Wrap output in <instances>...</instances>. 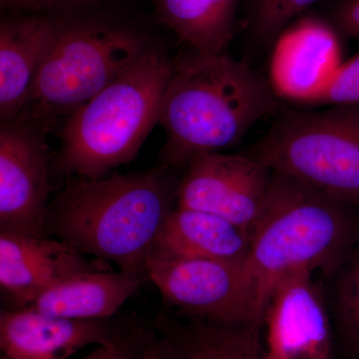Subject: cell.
I'll use <instances>...</instances> for the list:
<instances>
[{
  "instance_id": "6da1fadb",
  "label": "cell",
  "mask_w": 359,
  "mask_h": 359,
  "mask_svg": "<svg viewBox=\"0 0 359 359\" xmlns=\"http://www.w3.org/2000/svg\"><path fill=\"white\" fill-rule=\"evenodd\" d=\"M269 80L226 52L193 51L173 62L161 111L162 162L187 168L202 154L231 147L280 108Z\"/></svg>"
},
{
  "instance_id": "7a4b0ae2",
  "label": "cell",
  "mask_w": 359,
  "mask_h": 359,
  "mask_svg": "<svg viewBox=\"0 0 359 359\" xmlns=\"http://www.w3.org/2000/svg\"><path fill=\"white\" fill-rule=\"evenodd\" d=\"M177 189L162 171L72 177L49 203L47 237L147 280L151 250Z\"/></svg>"
},
{
  "instance_id": "3957f363",
  "label": "cell",
  "mask_w": 359,
  "mask_h": 359,
  "mask_svg": "<svg viewBox=\"0 0 359 359\" xmlns=\"http://www.w3.org/2000/svg\"><path fill=\"white\" fill-rule=\"evenodd\" d=\"M358 243V210L273 171L263 211L250 231L247 261L264 311L285 273L306 269L330 276Z\"/></svg>"
},
{
  "instance_id": "277c9868",
  "label": "cell",
  "mask_w": 359,
  "mask_h": 359,
  "mask_svg": "<svg viewBox=\"0 0 359 359\" xmlns=\"http://www.w3.org/2000/svg\"><path fill=\"white\" fill-rule=\"evenodd\" d=\"M172 67L164 52L148 47L124 74L70 114L53 171L100 179L132 162L160 121Z\"/></svg>"
},
{
  "instance_id": "5b68a950",
  "label": "cell",
  "mask_w": 359,
  "mask_h": 359,
  "mask_svg": "<svg viewBox=\"0 0 359 359\" xmlns=\"http://www.w3.org/2000/svg\"><path fill=\"white\" fill-rule=\"evenodd\" d=\"M148 49L139 33L103 21L60 23L57 35L16 118L46 128L72 114L124 74Z\"/></svg>"
},
{
  "instance_id": "8992f818",
  "label": "cell",
  "mask_w": 359,
  "mask_h": 359,
  "mask_svg": "<svg viewBox=\"0 0 359 359\" xmlns=\"http://www.w3.org/2000/svg\"><path fill=\"white\" fill-rule=\"evenodd\" d=\"M245 154L359 211V104L283 112Z\"/></svg>"
},
{
  "instance_id": "52a82bcc",
  "label": "cell",
  "mask_w": 359,
  "mask_h": 359,
  "mask_svg": "<svg viewBox=\"0 0 359 359\" xmlns=\"http://www.w3.org/2000/svg\"><path fill=\"white\" fill-rule=\"evenodd\" d=\"M149 280L180 316L216 325H263L259 285L247 262H148Z\"/></svg>"
},
{
  "instance_id": "ba28073f",
  "label": "cell",
  "mask_w": 359,
  "mask_h": 359,
  "mask_svg": "<svg viewBox=\"0 0 359 359\" xmlns=\"http://www.w3.org/2000/svg\"><path fill=\"white\" fill-rule=\"evenodd\" d=\"M45 129L22 118L0 128V231L45 238L51 187Z\"/></svg>"
},
{
  "instance_id": "9c48e42d",
  "label": "cell",
  "mask_w": 359,
  "mask_h": 359,
  "mask_svg": "<svg viewBox=\"0 0 359 359\" xmlns=\"http://www.w3.org/2000/svg\"><path fill=\"white\" fill-rule=\"evenodd\" d=\"M273 170L248 154L194 158L177 189L179 207L211 212L249 233L263 211Z\"/></svg>"
},
{
  "instance_id": "30bf717a",
  "label": "cell",
  "mask_w": 359,
  "mask_h": 359,
  "mask_svg": "<svg viewBox=\"0 0 359 359\" xmlns=\"http://www.w3.org/2000/svg\"><path fill=\"white\" fill-rule=\"evenodd\" d=\"M313 273L294 269L273 285L263 320L268 359H332V316Z\"/></svg>"
},
{
  "instance_id": "8fae6325",
  "label": "cell",
  "mask_w": 359,
  "mask_h": 359,
  "mask_svg": "<svg viewBox=\"0 0 359 359\" xmlns=\"http://www.w3.org/2000/svg\"><path fill=\"white\" fill-rule=\"evenodd\" d=\"M341 36L321 13H304L273 42L269 83L276 95L316 104L344 63Z\"/></svg>"
},
{
  "instance_id": "7c38bea8",
  "label": "cell",
  "mask_w": 359,
  "mask_h": 359,
  "mask_svg": "<svg viewBox=\"0 0 359 359\" xmlns=\"http://www.w3.org/2000/svg\"><path fill=\"white\" fill-rule=\"evenodd\" d=\"M111 271L109 262L89 259L57 238L0 231V287L13 302L11 309L27 308L71 276Z\"/></svg>"
},
{
  "instance_id": "4fadbf2b",
  "label": "cell",
  "mask_w": 359,
  "mask_h": 359,
  "mask_svg": "<svg viewBox=\"0 0 359 359\" xmlns=\"http://www.w3.org/2000/svg\"><path fill=\"white\" fill-rule=\"evenodd\" d=\"M125 318H60L35 309H2L0 349L8 359H67L84 347L114 339Z\"/></svg>"
},
{
  "instance_id": "5bb4252c",
  "label": "cell",
  "mask_w": 359,
  "mask_h": 359,
  "mask_svg": "<svg viewBox=\"0 0 359 359\" xmlns=\"http://www.w3.org/2000/svg\"><path fill=\"white\" fill-rule=\"evenodd\" d=\"M250 245L249 233L229 219L177 205L156 237L149 261L247 262Z\"/></svg>"
},
{
  "instance_id": "9a60e30c",
  "label": "cell",
  "mask_w": 359,
  "mask_h": 359,
  "mask_svg": "<svg viewBox=\"0 0 359 359\" xmlns=\"http://www.w3.org/2000/svg\"><path fill=\"white\" fill-rule=\"evenodd\" d=\"M60 23L40 18L2 21L0 26L1 121L22 112Z\"/></svg>"
},
{
  "instance_id": "2e32d148",
  "label": "cell",
  "mask_w": 359,
  "mask_h": 359,
  "mask_svg": "<svg viewBox=\"0 0 359 359\" xmlns=\"http://www.w3.org/2000/svg\"><path fill=\"white\" fill-rule=\"evenodd\" d=\"M145 282L121 269L79 273L47 290L27 308L78 320L112 318Z\"/></svg>"
},
{
  "instance_id": "e0dca14e",
  "label": "cell",
  "mask_w": 359,
  "mask_h": 359,
  "mask_svg": "<svg viewBox=\"0 0 359 359\" xmlns=\"http://www.w3.org/2000/svg\"><path fill=\"white\" fill-rule=\"evenodd\" d=\"M153 327L174 359H268L263 325L233 327L160 313Z\"/></svg>"
},
{
  "instance_id": "ac0fdd59",
  "label": "cell",
  "mask_w": 359,
  "mask_h": 359,
  "mask_svg": "<svg viewBox=\"0 0 359 359\" xmlns=\"http://www.w3.org/2000/svg\"><path fill=\"white\" fill-rule=\"evenodd\" d=\"M241 0H155L156 13L193 51L226 52L237 25Z\"/></svg>"
},
{
  "instance_id": "d6986e66",
  "label": "cell",
  "mask_w": 359,
  "mask_h": 359,
  "mask_svg": "<svg viewBox=\"0 0 359 359\" xmlns=\"http://www.w3.org/2000/svg\"><path fill=\"white\" fill-rule=\"evenodd\" d=\"M330 276L334 278L332 304L337 339L349 359H359V243Z\"/></svg>"
},
{
  "instance_id": "ffe728a7",
  "label": "cell",
  "mask_w": 359,
  "mask_h": 359,
  "mask_svg": "<svg viewBox=\"0 0 359 359\" xmlns=\"http://www.w3.org/2000/svg\"><path fill=\"white\" fill-rule=\"evenodd\" d=\"M318 0H254L250 28L255 41L273 45L290 23L308 13Z\"/></svg>"
},
{
  "instance_id": "44dd1931",
  "label": "cell",
  "mask_w": 359,
  "mask_h": 359,
  "mask_svg": "<svg viewBox=\"0 0 359 359\" xmlns=\"http://www.w3.org/2000/svg\"><path fill=\"white\" fill-rule=\"evenodd\" d=\"M156 337L154 327H145L138 320L126 318L109 344L98 346L81 359H145Z\"/></svg>"
},
{
  "instance_id": "7402d4cb",
  "label": "cell",
  "mask_w": 359,
  "mask_h": 359,
  "mask_svg": "<svg viewBox=\"0 0 359 359\" xmlns=\"http://www.w3.org/2000/svg\"><path fill=\"white\" fill-rule=\"evenodd\" d=\"M359 104V51L344 61L332 83L316 105H353Z\"/></svg>"
},
{
  "instance_id": "603a6c76",
  "label": "cell",
  "mask_w": 359,
  "mask_h": 359,
  "mask_svg": "<svg viewBox=\"0 0 359 359\" xmlns=\"http://www.w3.org/2000/svg\"><path fill=\"white\" fill-rule=\"evenodd\" d=\"M344 39H359V0H337L321 13Z\"/></svg>"
},
{
  "instance_id": "cb8c5ba5",
  "label": "cell",
  "mask_w": 359,
  "mask_h": 359,
  "mask_svg": "<svg viewBox=\"0 0 359 359\" xmlns=\"http://www.w3.org/2000/svg\"><path fill=\"white\" fill-rule=\"evenodd\" d=\"M6 6L20 7V8H45V7L65 6V4H81L90 0H1Z\"/></svg>"
},
{
  "instance_id": "d4e9b609",
  "label": "cell",
  "mask_w": 359,
  "mask_h": 359,
  "mask_svg": "<svg viewBox=\"0 0 359 359\" xmlns=\"http://www.w3.org/2000/svg\"><path fill=\"white\" fill-rule=\"evenodd\" d=\"M145 359H174L166 346L163 344V342L158 337L157 332H156L155 339H153L152 344L149 347Z\"/></svg>"
},
{
  "instance_id": "484cf974",
  "label": "cell",
  "mask_w": 359,
  "mask_h": 359,
  "mask_svg": "<svg viewBox=\"0 0 359 359\" xmlns=\"http://www.w3.org/2000/svg\"><path fill=\"white\" fill-rule=\"evenodd\" d=\"M1 359H8V358H6V356L1 355Z\"/></svg>"
}]
</instances>
